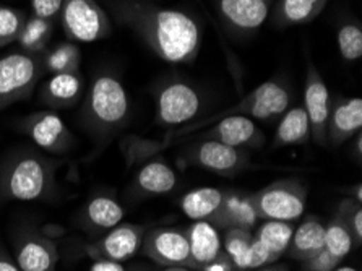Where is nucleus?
<instances>
[{
    "mask_svg": "<svg viewBox=\"0 0 362 271\" xmlns=\"http://www.w3.org/2000/svg\"><path fill=\"white\" fill-rule=\"evenodd\" d=\"M116 20L129 26L158 59L169 64H192L202 47V26L194 16L141 0L111 4Z\"/></svg>",
    "mask_w": 362,
    "mask_h": 271,
    "instance_id": "f257e3e1",
    "label": "nucleus"
},
{
    "mask_svg": "<svg viewBox=\"0 0 362 271\" xmlns=\"http://www.w3.org/2000/svg\"><path fill=\"white\" fill-rule=\"evenodd\" d=\"M291 98H293V95H291L289 86L284 81L278 79L263 81L262 85L254 88L249 95H245L233 106L219 110L216 114L206 115L203 119H197L190 124L177 127V129L169 130L166 138L161 142L145 140V138L140 137L125 138L122 142V153L125 161H127L129 166L145 163L148 159L155 158L158 153L164 151L166 148L175 145V143H180L185 137L206 129L208 125L215 124L219 119L231 117V115H244V117H249L252 120H273L289 109Z\"/></svg>",
    "mask_w": 362,
    "mask_h": 271,
    "instance_id": "f03ea898",
    "label": "nucleus"
},
{
    "mask_svg": "<svg viewBox=\"0 0 362 271\" xmlns=\"http://www.w3.org/2000/svg\"><path fill=\"white\" fill-rule=\"evenodd\" d=\"M60 163L31 149L10 154L0 166V198L12 202L51 200L59 193Z\"/></svg>",
    "mask_w": 362,
    "mask_h": 271,
    "instance_id": "7ed1b4c3",
    "label": "nucleus"
},
{
    "mask_svg": "<svg viewBox=\"0 0 362 271\" xmlns=\"http://www.w3.org/2000/svg\"><path fill=\"white\" fill-rule=\"evenodd\" d=\"M130 119V99L117 76L101 74L88 88L81 122L91 138L106 142L127 125Z\"/></svg>",
    "mask_w": 362,
    "mask_h": 271,
    "instance_id": "20e7f679",
    "label": "nucleus"
},
{
    "mask_svg": "<svg viewBox=\"0 0 362 271\" xmlns=\"http://www.w3.org/2000/svg\"><path fill=\"white\" fill-rule=\"evenodd\" d=\"M155 122L163 129H177L194 122L203 109V96L189 81L168 79L153 90Z\"/></svg>",
    "mask_w": 362,
    "mask_h": 271,
    "instance_id": "39448f33",
    "label": "nucleus"
},
{
    "mask_svg": "<svg viewBox=\"0 0 362 271\" xmlns=\"http://www.w3.org/2000/svg\"><path fill=\"white\" fill-rule=\"evenodd\" d=\"M44 74L42 55L12 52L0 57V110L28 99Z\"/></svg>",
    "mask_w": 362,
    "mask_h": 271,
    "instance_id": "423d86ee",
    "label": "nucleus"
},
{
    "mask_svg": "<svg viewBox=\"0 0 362 271\" xmlns=\"http://www.w3.org/2000/svg\"><path fill=\"white\" fill-rule=\"evenodd\" d=\"M184 168H200L223 177H234L250 168L249 151L213 140H190L180 149Z\"/></svg>",
    "mask_w": 362,
    "mask_h": 271,
    "instance_id": "0eeeda50",
    "label": "nucleus"
},
{
    "mask_svg": "<svg viewBox=\"0 0 362 271\" xmlns=\"http://www.w3.org/2000/svg\"><path fill=\"white\" fill-rule=\"evenodd\" d=\"M307 193L309 190L303 180L283 179L252 193L250 198L259 219L291 223L304 214Z\"/></svg>",
    "mask_w": 362,
    "mask_h": 271,
    "instance_id": "6e6552de",
    "label": "nucleus"
},
{
    "mask_svg": "<svg viewBox=\"0 0 362 271\" xmlns=\"http://www.w3.org/2000/svg\"><path fill=\"white\" fill-rule=\"evenodd\" d=\"M59 16L64 33L72 41L95 42L112 33L111 18L96 0H64Z\"/></svg>",
    "mask_w": 362,
    "mask_h": 271,
    "instance_id": "1a4fd4ad",
    "label": "nucleus"
},
{
    "mask_svg": "<svg viewBox=\"0 0 362 271\" xmlns=\"http://www.w3.org/2000/svg\"><path fill=\"white\" fill-rule=\"evenodd\" d=\"M20 129L37 148L47 153L65 154L75 146V135L67 124L51 110H37L20 120Z\"/></svg>",
    "mask_w": 362,
    "mask_h": 271,
    "instance_id": "9d476101",
    "label": "nucleus"
},
{
    "mask_svg": "<svg viewBox=\"0 0 362 271\" xmlns=\"http://www.w3.org/2000/svg\"><path fill=\"white\" fill-rule=\"evenodd\" d=\"M56 241L33 228H23L13 237V260L21 271H57Z\"/></svg>",
    "mask_w": 362,
    "mask_h": 271,
    "instance_id": "9b49d317",
    "label": "nucleus"
},
{
    "mask_svg": "<svg viewBox=\"0 0 362 271\" xmlns=\"http://www.w3.org/2000/svg\"><path fill=\"white\" fill-rule=\"evenodd\" d=\"M190 140H213L249 151V149H259L263 146L265 134L252 119L244 117V115H231V117L219 119L215 124L208 125L206 129L185 137L182 142Z\"/></svg>",
    "mask_w": 362,
    "mask_h": 271,
    "instance_id": "f8f14e48",
    "label": "nucleus"
},
{
    "mask_svg": "<svg viewBox=\"0 0 362 271\" xmlns=\"http://www.w3.org/2000/svg\"><path fill=\"white\" fill-rule=\"evenodd\" d=\"M330 90L325 80L322 79L314 60H309L304 86V110L309 117L310 138H314L319 145H327V124L330 117Z\"/></svg>",
    "mask_w": 362,
    "mask_h": 271,
    "instance_id": "ddd939ff",
    "label": "nucleus"
},
{
    "mask_svg": "<svg viewBox=\"0 0 362 271\" xmlns=\"http://www.w3.org/2000/svg\"><path fill=\"white\" fill-rule=\"evenodd\" d=\"M145 239V226L120 223L109 229L100 241L86 246V255L93 260H114L125 262L135 257Z\"/></svg>",
    "mask_w": 362,
    "mask_h": 271,
    "instance_id": "4468645a",
    "label": "nucleus"
},
{
    "mask_svg": "<svg viewBox=\"0 0 362 271\" xmlns=\"http://www.w3.org/2000/svg\"><path fill=\"white\" fill-rule=\"evenodd\" d=\"M141 247L145 255L161 267L187 268L189 241L185 231L173 228L153 229L144 239Z\"/></svg>",
    "mask_w": 362,
    "mask_h": 271,
    "instance_id": "2eb2a0df",
    "label": "nucleus"
},
{
    "mask_svg": "<svg viewBox=\"0 0 362 271\" xmlns=\"http://www.w3.org/2000/svg\"><path fill=\"white\" fill-rule=\"evenodd\" d=\"M275 0H218V13L229 31L252 35L270 16Z\"/></svg>",
    "mask_w": 362,
    "mask_h": 271,
    "instance_id": "dca6fc26",
    "label": "nucleus"
},
{
    "mask_svg": "<svg viewBox=\"0 0 362 271\" xmlns=\"http://www.w3.org/2000/svg\"><path fill=\"white\" fill-rule=\"evenodd\" d=\"M362 129V99L361 98H332L330 117L327 124V142L333 148L341 146L354 138Z\"/></svg>",
    "mask_w": 362,
    "mask_h": 271,
    "instance_id": "f3484780",
    "label": "nucleus"
},
{
    "mask_svg": "<svg viewBox=\"0 0 362 271\" xmlns=\"http://www.w3.org/2000/svg\"><path fill=\"white\" fill-rule=\"evenodd\" d=\"M185 234L189 241V270L205 271L223 253L219 232L208 221H194Z\"/></svg>",
    "mask_w": 362,
    "mask_h": 271,
    "instance_id": "a211bd4d",
    "label": "nucleus"
},
{
    "mask_svg": "<svg viewBox=\"0 0 362 271\" xmlns=\"http://www.w3.org/2000/svg\"><path fill=\"white\" fill-rule=\"evenodd\" d=\"M259 217L252 203L250 195L240 192H226V197L221 207L208 223H211L216 229H247L252 231L259 224Z\"/></svg>",
    "mask_w": 362,
    "mask_h": 271,
    "instance_id": "6ab92c4d",
    "label": "nucleus"
},
{
    "mask_svg": "<svg viewBox=\"0 0 362 271\" xmlns=\"http://www.w3.org/2000/svg\"><path fill=\"white\" fill-rule=\"evenodd\" d=\"M85 81L80 71L51 75L41 88V101L51 109L74 108L83 98Z\"/></svg>",
    "mask_w": 362,
    "mask_h": 271,
    "instance_id": "aec40b11",
    "label": "nucleus"
},
{
    "mask_svg": "<svg viewBox=\"0 0 362 271\" xmlns=\"http://www.w3.org/2000/svg\"><path fill=\"white\" fill-rule=\"evenodd\" d=\"M122 204L107 193L91 197L80 213V223L88 232H107L122 223Z\"/></svg>",
    "mask_w": 362,
    "mask_h": 271,
    "instance_id": "412c9836",
    "label": "nucleus"
},
{
    "mask_svg": "<svg viewBox=\"0 0 362 271\" xmlns=\"http://www.w3.org/2000/svg\"><path fill=\"white\" fill-rule=\"evenodd\" d=\"M175 185H177V175L171 166L164 159L151 158L141 163L134 182V190L139 197H156L173 192Z\"/></svg>",
    "mask_w": 362,
    "mask_h": 271,
    "instance_id": "4be33fe9",
    "label": "nucleus"
},
{
    "mask_svg": "<svg viewBox=\"0 0 362 271\" xmlns=\"http://www.w3.org/2000/svg\"><path fill=\"white\" fill-rule=\"evenodd\" d=\"M325 247V224L317 218H307L298 228H294L293 239L288 247L291 258L307 262Z\"/></svg>",
    "mask_w": 362,
    "mask_h": 271,
    "instance_id": "5701e85b",
    "label": "nucleus"
},
{
    "mask_svg": "<svg viewBox=\"0 0 362 271\" xmlns=\"http://www.w3.org/2000/svg\"><path fill=\"white\" fill-rule=\"evenodd\" d=\"M328 0H278L272 20L278 28L312 23L327 7Z\"/></svg>",
    "mask_w": 362,
    "mask_h": 271,
    "instance_id": "b1692460",
    "label": "nucleus"
},
{
    "mask_svg": "<svg viewBox=\"0 0 362 271\" xmlns=\"http://www.w3.org/2000/svg\"><path fill=\"white\" fill-rule=\"evenodd\" d=\"M226 192L216 187H200L185 193L179 200V208L189 219L210 221L221 207Z\"/></svg>",
    "mask_w": 362,
    "mask_h": 271,
    "instance_id": "393cba45",
    "label": "nucleus"
},
{
    "mask_svg": "<svg viewBox=\"0 0 362 271\" xmlns=\"http://www.w3.org/2000/svg\"><path fill=\"white\" fill-rule=\"evenodd\" d=\"M310 140V124L304 108H291L281 115L276 127L273 148L304 145Z\"/></svg>",
    "mask_w": 362,
    "mask_h": 271,
    "instance_id": "a878e982",
    "label": "nucleus"
},
{
    "mask_svg": "<svg viewBox=\"0 0 362 271\" xmlns=\"http://www.w3.org/2000/svg\"><path fill=\"white\" fill-rule=\"evenodd\" d=\"M52 30L54 23L51 20H44L40 18V16L31 15L30 18L25 20L16 44L20 46L21 52L42 55L47 51V44L51 41Z\"/></svg>",
    "mask_w": 362,
    "mask_h": 271,
    "instance_id": "bb28decb",
    "label": "nucleus"
},
{
    "mask_svg": "<svg viewBox=\"0 0 362 271\" xmlns=\"http://www.w3.org/2000/svg\"><path fill=\"white\" fill-rule=\"evenodd\" d=\"M255 239H259L272 255L278 260L283 253L288 252V247L293 239L294 226L288 221H265L259 226H255Z\"/></svg>",
    "mask_w": 362,
    "mask_h": 271,
    "instance_id": "cd10ccee",
    "label": "nucleus"
},
{
    "mask_svg": "<svg viewBox=\"0 0 362 271\" xmlns=\"http://www.w3.org/2000/svg\"><path fill=\"white\" fill-rule=\"evenodd\" d=\"M44 71L51 75L74 74L80 70L81 51L74 42H60L42 55Z\"/></svg>",
    "mask_w": 362,
    "mask_h": 271,
    "instance_id": "c85d7f7f",
    "label": "nucleus"
},
{
    "mask_svg": "<svg viewBox=\"0 0 362 271\" xmlns=\"http://www.w3.org/2000/svg\"><path fill=\"white\" fill-rule=\"evenodd\" d=\"M254 234L247 229L224 231L223 250L238 271H249V255Z\"/></svg>",
    "mask_w": 362,
    "mask_h": 271,
    "instance_id": "c756f323",
    "label": "nucleus"
},
{
    "mask_svg": "<svg viewBox=\"0 0 362 271\" xmlns=\"http://www.w3.org/2000/svg\"><path fill=\"white\" fill-rule=\"evenodd\" d=\"M337 46L346 62H358L362 57V26L358 20L348 18L338 25Z\"/></svg>",
    "mask_w": 362,
    "mask_h": 271,
    "instance_id": "7c9ffc66",
    "label": "nucleus"
},
{
    "mask_svg": "<svg viewBox=\"0 0 362 271\" xmlns=\"http://www.w3.org/2000/svg\"><path fill=\"white\" fill-rule=\"evenodd\" d=\"M354 246V239L348 226L344 221L338 217H334L330 223L325 226V250L330 252L333 257H337L339 262L346 258L351 248Z\"/></svg>",
    "mask_w": 362,
    "mask_h": 271,
    "instance_id": "2f4dec72",
    "label": "nucleus"
},
{
    "mask_svg": "<svg viewBox=\"0 0 362 271\" xmlns=\"http://www.w3.org/2000/svg\"><path fill=\"white\" fill-rule=\"evenodd\" d=\"M26 16L18 8L0 5V47L16 42Z\"/></svg>",
    "mask_w": 362,
    "mask_h": 271,
    "instance_id": "473e14b6",
    "label": "nucleus"
},
{
    "mask_svg": "<svg viewBox=\"0 0 362 271\" xmlns=\"http://www.w3.org/2000/svg\"><path fill=\"white\" fill-rule=\"evenodd\" d=\"M338 217L344 221L348 229L353 234L354 244L361 246L362 242V203L354 202L353 198H346L339 203Z\"/></svg>",
    "mask_w": 362,
    "mask_h": 271,
    "instance_id": "72a5a7b5",
    "label": "nucleus"
},
{
    "mask_svg": "<svg viewBox=\"0 0 362 271\" xmlns=\"http://www.w3.org/2000/svg\"><path fill=\"white\" fill-rule=\"evenodd\" d=\"M276 260L272 255V252L262 244L259 239H252L250 255H249V270H257L265 267V265L275 263Z\"/></svg>",
    "mask_w": 362,
    "mask_h": 271,
    "instance_id": "f704fd0d",
    "label": "nucleus"
},
{
    "mask_svg": "<svg viewBox=\"0 0 362 271\" xmlns=\"http://www.w3.org/2000/svg\"><path fill=\"white\" fill-rule=\"evenodd\" d=\"M339 263L341 262L337 257H333L330 252H327L323 248L315 257L304 262V268L305 271H333L334 268L339 267Z\"/></svg>",
    "mask_w": 362,
    "mask_h": 271,
    "instance_id": "c9c22d12",
    "label": "nucleus"
},
{
    "mask_svg": "<svg viewBox=\"0 0 362 271\" xmlns=\"http://www.w3.org/2000/svg\"><path fill=\"white\" fill-rule=\"evenodd\" d=\"M64 0H31L33 7V15L40 16L44 20L57 18L60 15V10H62Z\"/></svg>",
    "mask_w": 362,
    "mask_h": 271,
    "instance_id": "e433bc0d",
    "label": "nucleus"
},
{
    "mask_svg": "<svg viewBox=\"0 0 362 271\" xmlns=\"http://www.w3.org/2000/svg\"><path fill=\"white\" fill-rule=\"evenodd\" d=\"M90 271H127L122 262L114 260H93Z\"/></svg>",
    "mask_w": 362,
    "mask_h": 271,
    "instance_id": "4c0bfd02",
    "label": "nucleus"
},
{
    "mask_svg": "<svg viewBox=\"0 0 362 271\" xmlns=\"http://www.w3.org/2000/svg\"><path fill=\"white\" fill-rule=\"evenodd\" d=\"M0 271H21L13 257H10L2 246H0Z\"/></svg>",
    "mask_w": 362,
    "mask_h": 271,
    "instance_id": "58836bf2",
    "label": "nucleus"
},
{
    "mask_svg": "<svg viewBox=\"0 0 362 271\" xmlns=\"http://www.w3.org/2000/svg\"><path fill=\"white\" fill-rule=\"evenodd\" d=\"M354 154H356V159H358V163H361V159H362V134L361 132L354 137Z\"/></svg>",
    "mask_w": 362,
    "mask_h": 271,
    "instance_id": "ea45409f",
    "label": "nucleus"
},
{
    "mask_svg": "<svg viewBox=\"0 0 362 271\" xmlns=\"http://www.w3.org/2000/svg\"><path fill=\"white\" fill-rule=\"evenodd\" d=\"M349 193H351V198H353L354 202L362 203V185H361V182H358V184H356L354 187H351Z\"/></svg>",
    "mask_w": 362,
    "mask_h": 271,
    "instance_id": "a19ab883",
    "label": "nucleus"
},
{
    "mask_svg": "<svg viewBox=\"0 0 362 271\" xmlns=\"http://www.w3.org/2000/svg\"><path fill=\"white\" fill-rule=\"evenodd\" d=\"M254 271H288V270L284 267H279V265L270 263V265H265V267H262V268H257Z\"/></svg>",
    "mask_w": 362,
    "mask_h": 271,
    "instance_id": "79ce46f5",
    "label": "nucleus"
},
{
    "mask_svg": "<svg viewBox=\"0 0 362 271\" xmlns=\"http://www.w3.org/2000/svg\"><path fill=\"white\" fill-rule=\"evenodd\" d=\"M333 271H358V270L353 268V267H338V268H334Z\"/></svg>",
    "mask_w": 362,
    "mask_h": 271,
    "instance_id": "37998d69",
    "label": "nucleus"
},
{
    "mask_svg": "<svg viewBox=\"0 0 362 271\" xmlns=\"http://www.w3.org/2000/svg\"><path fill=\"white\" fill-rule=\"evenodd\" d=\"M164 271H189V268H184V267H173V268H166Z\"/></svg>",
    "mask_w": 362,
    "mask_h": 271,
    "instance_id": "c03bdc74",
    "label": "nucleus"
}]
</instances>
